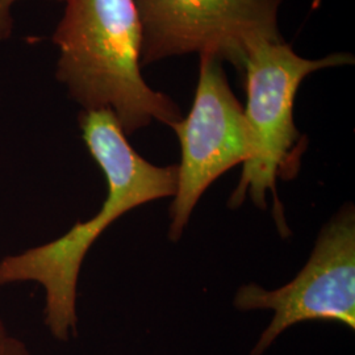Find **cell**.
Returning <instances> with one entry per match:
<instances>
[{
    "label": "cell",
    "mask_w": 355,
    "mask_h": 355,
    "mask_svg": "<svg viewBox=\"0 0 355 355\" xmlns=\"http://www.w3.org/2000/svg\"><path fill=\"white\" fill-rule=\"evenodd\" d=\"M82 139L107 180L102 209L76 223L61 237L0 259V287L33 282L45 291L44 324L51 337L67 343L78 334L76 286L89 248L119 217L142 204L175 196L178 165L155 166L141 157L112 111L79 114Z\"/></svg>",
    "instance_id": "cell-1"
},
{
    "label": "cell",
    "mask_w": 355,
    "mask_h": 355,
    "mask_svg": "<svg viewBox=\"0 0 355 355\" xmlns=\"http://www.w3.org/2000/svg\"><path fill=\"white\" fill-rule=\"evenodd\" d=\"M53 35L57 79L82 111L110 110L127 136L153 121L183 116L171 98L142 76V26L135 0H64Z\"/></svg>",
    "instance_id": "cell-2"
},
{
    "label": "cell",
    "mask_w": 355,
    "mask_h": 355,
    "mask_svg": "<svg viewBox=\"0 0 355 355\" xmlns=\"http://www.w3.org/2000/svg\"><path fill=\"white\" fill-rule=\"evenodd\" d=\"M349 51H337L320 58H305L282 41H259L248 49L245 76V117L250 130L252 153L243 164L239 186L229 198V207H240L246 195L266 209V193L274 200L272 214L283 237L290 234L277 192V180L297 175L308 140L293 119L297 91L305 79L327 69L354 64Z\"/></svg>",
    "instance_id": "cell-3"
},
{
    "label": "cell",
    "mask_w": 355,
    "mask_h": 355,
    "mask_svg": "<svg viewBox=\"0 0 355 355\" xmlns=\"http://www.w3.org/2000/svg\"><path fill=\"white\" fill-rule=\"evenodd\" d=\"M283 0H135L142 26V67L209 53L242 73L248 49L282 41Z\"/></svg>",
    "instance_id": "cell-4"
},
{
    "label": "cell",
    "mask_w": 355,
    "mask_h": 355,
    "mask_svg": "<svg viewBox=\"0 0 355 355\" xmlns=\"http://www.w3.org/2000/svg\"><path fill=\"white\" fill-rule=\"evenodd\" d=\"M199 78L190 112L171 127L180 145L178 189L170 207V240L177 242L205 190L252 153L243 105L233 94L223 61L199 55Z\"/></svg>",
    "instance_id": "cell-5"
},
{
    "label": "cell",
    "mask_w": 355,
    "mask_h": 355,
    "mask_svg": "<svg viewBox=\"0 0 355 355\" xmlns=\"http://www.w3.org/2000/svg\"><path fill=\"white\" fill-rule=\"evenodd\" d=\"M234 305L241 311H274L252 355L263 354L284 330L304 321H334L354 330V208L346 205L324 227L306 265L295 279L274 291L258 284L242 286Z\"/></svg>",
    "instance_id": "cell-6"
},
{
    "label": "cell",
    "mask_w": 355,
    "mask_h": 355,
    "mask_svg": "<svg viewBox=\"0 0 355 355\" xmlns=\"http://www.w3.org/2000/svg\"><path fill=\"white\" fill-rule=\"evenodd\" d=\"M0 355H33L26 343L7 333L0 340Z\"/></svg>",
    "instance_id": "cell-7"
},
{
    "label": "cell",
    "mask_w": 355,
    "mask_h": 355,
    "mask_svg": "<svg viewBox=\"0 0 355 355\" xmlns=\"http://www.w3.org/2000/svg\"><path fill=\"white\" fill-rule=\"evenodd\" d=\"M16 0H0V41H4L12 35L13 19L11 8ZM64 1V0H55Z\"/></svg>",
    "instance_id": "cell-8"
},
{
    "label": "cell",
    "mask_w": 355,
    "mask_h": 355,
    "mask_svg": "<svg viewBox=\"0 0 355 355\" xmlns=\"http://www.w3.org/2000/svg\"><path fill=\"white\" fill-rule=\"evenodd\" d=\"M8 331L6 329V325H4V322H3V320L0 318V340L7 334Z\"/></svg>",
    "instance_id": "cell-9"
}]
</instances>
